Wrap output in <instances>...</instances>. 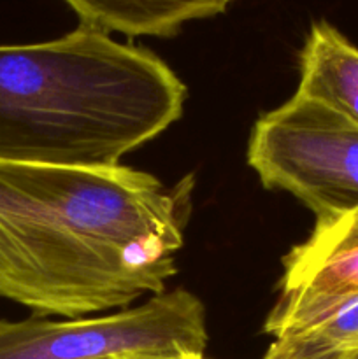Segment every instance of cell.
Here are the masks:
<instances>
[{
	"instance_id": "obj_7",
	"label": "cell",
	"mask_w": 358,
	"mask_h": 359,
	"mask_svg": "<svg viewBox=\"0 0 358 359\" xmlns=\"http://www.w3.org/2000/svg\"><path fill=\"white\" fill-rule=\"evenodd\" d=\"M79 25L126 37H174L188 21L225 13L234 0H62Z\"/></svg>"
},
{
	"instance_id": "obj_6",
	"label": "cell",
	"mask_w": 358,
	"mask_h": 359,
	"mask_svg": "<svg viewBox=\"0 0 358 359\" xmlns=\"http://www.w3.org/2000/svg\"><path fill=\"white\" fill-rule=\"evenodd\" d=\"M297 93L358 126V48L329 21H314L298 53Z\"/></svg>"
},
{
	"instance_id": "obj_10",
	"label": "cell",
	"mask_w": 358,
	"mask_h": 359,
	"mask_svg": "<svg viewBox=\"0 0 358 359\" xmlns=\"http://www.w3.org/2000/svg\"><path fill=\"white\" fill-rule=\"evenodd\" d=\"M339 359H358V344H354L351 349H347Z\"/></svg>"
},
{
	"instance_id": "obj_1",
	"label": "cell",
	"mask_w": 358,
	"mask_h": 359,
	"mask_svg": "<svg viewBox=\"0 0 358 359\" xmlns=\"http://www.w3.org/2000/svg\"><path fill=\"white\" fill-rule=\"evenodd\" d=\"M192 188L123 165L0 161V297L81 318L164 293Z\"/></svg>"
},
{
	"instance_id": "obj_5",
	"label": "cell",
	"mask_w": 358,
	"mask_h": 359,
	"mask_svg": "<svg viewBox=\"0 0 358 359\" xmlns=\"http://www.w3.org/2000/svg\"><path fill=\"white\" fill-rule=\"evenodd\" d=\"M358 302V205L316 217L311 237L283 258L279 298L263 332L272 339L316 325Z\"/></svg>"
},
{
	"instance_id": "obj_2",
	"label": "cell",
	"mask_w": 358,
	"mask_h": 359,
	"mask_svg": "<svg viewBox=\"0 0 358 359\" xmlns=\"http://www.w3.org/2000/svg\"><path fill=\"white\" fill-rule=\"evenodd\" d=\"M185 100L164 60L95 28L0 46V161L118 167L178 121Z\"/></svg>"
},
{
	"instance_id": "obj_8",
	"label": "cell",
	"mask_w": 358,
	"mask_h": 359,
	"mask_svg": "<svg viewBox=\"0 0 358 359\" xmlns=\"http://www.w3.org/2000/svg\"><path fill=\"white\" fill-rule=\"evenodd\" d=\"M358 344V302L298 332L276 337L263 359H339Z\"/></svg>"
},
{
	"instance_id": "obj_4",
	"label": "cell",
	"mask_w": 358,
	"mask_h": 359,
	"mask_svg": "<svg viewBox=\"0 0 358 359\" xmlns=\"http://www.w3.org/2000/svg\"><path fill=\"white\" fill-rule=\"evenodd\" d=\"M206 307L193 293H160L140 307L76 321H0V359H112L206 354Z\"/></svg>"
},
{
	"instance_id": "obj_9",
	"label": "cell",
	"mask_w": 358,
	"mask_h": 359,
	"mask_svg": "<svg viewBox=\"0 0 358 359\" xmlns=\"http://www.w3.org/2000/svg\"><path fill=\"white\" fill-rule=\"evenodd\" d=\"M112 359H206V354H179V356H119Z\"/></svg>"
},
{
	"instance_id": "obj_3",
	"label": "cell",
	"mask_w": 358,
	"mask_h": 359,
	"mask_svg": "<svg viewBox=\"0 0 358 359\" xmlns=\"http://www.w3.org/2000/svg\"><path fill=\"white\" fill-rule=\"evenodd\" d=\"M248 163L265 188L288 191L316 217L358 205V126L298 93L260 116Z\"/></svg>"
}]
</instances>
